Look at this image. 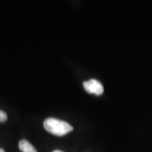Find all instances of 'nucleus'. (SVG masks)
Masks as SVG:
<instances>
[{"mask_svg":"<svg viewBox=\"0 0 152 152\" xmlns=\"http://www.w3.org/2000/svg\"><path fill=\"white\" fill-rule=\"evenodd\" d=\"M44 129L46 130L57 136H64L74 129V128L63 120L54 118H48L44 121Z\"/></svg>","mask_w":152,"mask_h":152,"instance_id":"f257e3e1","label":"nucleus"},{"mask_svg":"<svg viewBox=\"0 0 152 152\" xmlns=\"http://www.w3.org/2000/svg\"><path fill=\"white\" fill-rule=\"evenodd\" d=\"M83 86L87 92L90 94H95L96 96H101L104 91L103 86L102 85V83L94 79L84 82Z\"/></svg>","mask_w":152,"mask_h":152,"instance_id":"f03ea898","label":"nucleus"},{"mask_svg":"<svg viewBox=\"0 0 152 152\" xmlns=\"http://www.w3.org/2000/svg\"><path fill=\"white\" fill-rule=\"evenodd\" d=\"M19 148L20 151H22V152H37L36 148L26 140H21L20 141Z\"/></svg>","mask_w":152,"mask_h":152,"instance_id":"7ed1b4c3","label":"nucleus"},{"mask_svg":"<svg viewBox=\"0 0 152 152\" xmlns=\"http://www.w3.org/2000/svg\"><path fill=\"white\" fill-rule=\"evenodd\" d=\"M7 118H8V116H7L5 112L0 110V122H2V123L5 122L6 120H7Z\"/></svg>","mask_w":152,"mask_h":152,"instance_id":"20e7f679","label":"nucleus"},{"mask_svg":"<svg viewBox=\"0 0 152 152\" xmlns=\"http://www.w3.org/2000/svg\"><path fill=\"white\" fill-rule=\"evenodd\" d=\"M0 152H5V151H4V149L0 148Z\"/></svg>","mask_w":152,"mask_h":152,"instance_id":"39448f33","label":"nucleus"},{"mask_svg":"<svg viewBox=\"0 0 152 152\" xmlns=\"http://www.w3.org/2000/svg\"><path fill=\"white\" fill-rule=\"evenodd\" d=\"M53 152H64V151H58V150H57V151H53Z\"/></svg>","mask_w":152,"mask_h":152,"instance_id":"423d86ee","label":"nucleus"}]
</instances>
